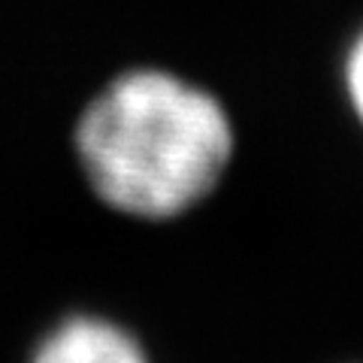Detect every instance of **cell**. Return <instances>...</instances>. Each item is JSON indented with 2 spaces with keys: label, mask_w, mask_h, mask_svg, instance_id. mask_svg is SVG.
I'll use <instances>...</instances> for the list:
<instances>
[{
  "label": "cell",
  "mask_w": 363,
  "mask_h": 363,
  "mask_svg": "<svg viewBox=\"0 0 363 363\" xmlns=\"http://www.w3.org/2000/svg\"><path fill=\"white\" fill-rule=\"evenodd\" d=\"M73 152L91 194L112 212L173 221L221 185L236 128L209 88L161 67H136L82 106Z\"/></svg>",
  "instance_id": "6da1fadb"
},
{
  "label": "cell",
  "mask_w": 363,
  "mask_h": 363,
  "mask_svg": "<svg viewBox=\"0 0 363 363\" xmlns=\"http://www.w3.org/2000/svg\"><path fill=\"white\" fill-rule=\"evenodd\" d=\"M28 363H155L128 324L97 312L58 318L30 351Z\"/></svg>",
  "instance_id": "7a4b0ae2"
},
{
  "label": "cell",
  "mask_w": 363,
  "mask_h": 363,
  "mask_svg": "<svg viewBox=\"0 0 363 363\" xmlns=\"http://www.w3.org/2000/svg\"><path fill=\"white\" fill-rule=\"evenodd\" d=\"M345 94H348V104L354 109L357 121L363 124V30L360 37L351 43V49L345 55Z\"/></svg>",
  "instance_id": "3957f363"
}]
</instances>
